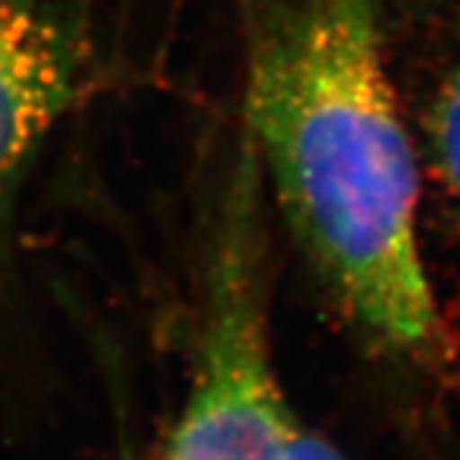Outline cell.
Returning a JSON list of instances; mask_svg holds the SVG:
<instances>
[{"mask_svg": "<svg viewBox=\"0 0 460 460\" xmlns=\"http://www.w3.org/2000/svg\"><path fill=\"white\" fill-rule=\"evenodd\" d=\"M376 0H289L256 33L246 138L314 274L363 338L445 366L453 332L422 243V164Z\"/></svg>", "mask_w": 460, "mask_h": 460, "instance_id": "obj_1", "label": "cell"}, {"mask_svg": "<svg viewBox=\"0 0 460 460\" xmlns=\"http://www.w3.org/2000/svg\"><path fill=\"white\" fill-rule=\"evenodd\" d=\"M259 164L246 141L205 269L195 371L154 460H284L295 414L281 392L263 274Z\"/></svg>", "mask_w": 460, "mask_h": 460, "instance_id": "obj_2", "label": "cell"}, {"mask_svg": "<svg viewBox=\"0 0 460 460\" xmlns=\"http://www.w3.org/2000/svg\"><path fill=\"white\" fill-rule=\"evenodd\" d=\"M84 57L69 0H0V269L23 181L80 93Z\"/></svg>", "mask_w": 460, "mask_h": 460, "instance_id": "obj_3", "label": "cell"}, {"mask_svg": "<svg viewBox=\"0 0 460 460\" xmlns=\"http://www.w3.org/2000/svg\"><path fill=\"white\" fill-rule=\"evenodd\" d=\"M414 141L429 217L460 269V41L429 84Z\"/></svg>", "mask_w": 460, "mask_h": 460, "instance_id": "obj_4", "label": "cell"}, {"mask_svg": "<svg viewBox=\"0 0 460 460\" xmlns=\"http://www.w3.org/2000/svg\"><path fill=\"white\" fill-rule=\"evenodd\" d=\"M284 460H350L348 456H343L338 447L332 443H328L325 438L314 435L310 429L299 428L296 422L295 432L289 438V445H287V456Z\"/></svg>", "mask_w": 460, "mask_h": 460, "instance_id": "obj_5", "label": "cell"}, {"mask_svg": "<svg viewBox=\"0 0 460 460\" xmlns=\"http://www.w3.org/2000/svg\"><path fill=\"white\" fill-rule=\"evenodd\" d=\"M417 3H420V0H417ZM422 3H460V0H422Z\"/></svg>", "mask_w": 460, "mask_h": 460, "instance_id": "obj_6", "label": "cell"}]
</instances>
